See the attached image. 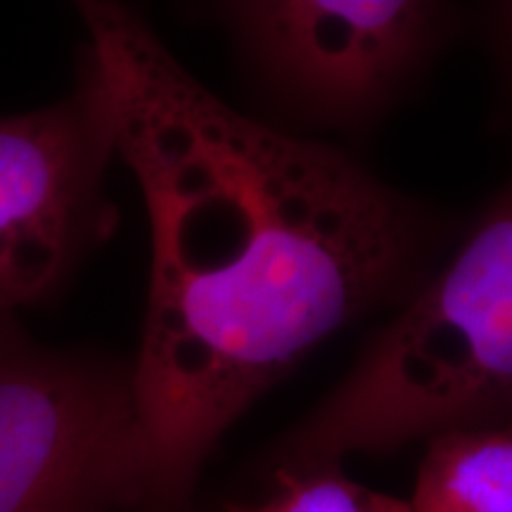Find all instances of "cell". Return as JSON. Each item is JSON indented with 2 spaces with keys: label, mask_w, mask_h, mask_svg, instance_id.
I'll use <instances>...</instances> for the list:
<instances>
[{
  "label": "cell",
  "mask_w": 512,
  "mask_h": 512,
  "mask_svg": "<svg viewBox=\"0 0 512 512\" xmlns=\"http://www.w3.org/2000/svg\"><path fill=\"white\" fill-rule=\"evenodd\" d=\"M79 10L114 157L150 221L131 375L147 508L176 512L261 394L323 339L425 285L448 221L335 147L233 110L138 10L110 0Z\"/></svg>",
  "instance_id": "1"
},
{
  "label": "cell",
  "mask_w": 512,
  "mask_h": 512,
  "mask_svg": "<svg viewBox=\"0 0 512 512\" xmlns=\"http://www.w3.org/2000/svg\"><path fill=\"white\" fill-rule=\"evenodd\" d=\"M512 403V211H482L351 373L275 448V467L339 465L413 439L501 427Z\"/></svg>",
  "instance_id": "2"
},
{
  "label": "cell",
  "mask_w": 512,
  "mask_h": 512,
  "mask_svg": "<svg viewBox=\"0 0 512 512\" xmlns=\"http://www.w3.org/2000/svg\"><path fill=\"white\" fill-rule=\"evenodd\" d=\"M147 508L131 366L41 349L0 316V512Z\"/></svg>",
  "instance_id": "3"
},
{
  "label": "cell",
  "mask_w": 512,
  "mask_h": 512,
  "mask_svg": "<svg viewBox=\"0 0 512 512\" xmlns=\"http://www.w3.org/2000/svg\"><path fill=\"white\" fill-rule=\"evenodd\" d=\"M216 12L280 117L344 131L396 105L453 34L451 8L425 0H238Z\"/></svg>",
  "instance_id": "4"
},
{
  "label": "cell",
  "mask_w": 512,
  "mask_h": 512,
  "mask_svg": "<svg viewBox=\"0 0 512 512\" xmlns=\"http://www.w3.org/2000/svg\"><path fill=\"white\" fill-rule=\"evenodd\" d=\"M112 119L83 57L67 100L0 117V316L41 302L110 238Z\"/></svg>",
  "instance_id": "5"
},
{
  "label": "cell",
  "mask_w": 512,
  "mask_h": 512,
  "mask_svg": "<svg viewBox=\"0 0 512 512\" xmlns=\"http://www.w3.org/2000/svg\"><path fill=\"white\" fill-rule=\"evenodd\" d=\"M413 512H512V434L505 425L439 434L418 470Z\"/></svg>",
  "instance_id": "6"
},
{
  "label": "cell",
  "mask_w": 512,
  "mask_h": 512,
  "mask_svg": "<svg viewBox=\"0 0 512 512\" xmlns=\"http://www.w3.org/2000/svg\"><path fill=\"white\" fill-rule=\"evenodd\" d=\"M228 512H413L399 498L380 494L344 477L339 465L285 470L275 467L271 491L256 503L230 505Z\"/></svg>",
  "instance_id": "7"
}]
</instances>
